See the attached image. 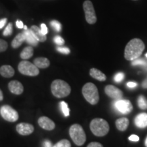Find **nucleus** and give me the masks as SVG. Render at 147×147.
<instances>
[{
	"instance_id": "obj_40",
	"label": "nucleus",
	"mask_w": 147,
	"mask_h": 147,
	"mask_svg": "<svg viewBox=\"0 0 147 147\" xmlns=\"http://www.w3.org/2000/svg\"><path fill=\"white\" fill-rule=\"evenodd\" d=\"M142 87L144 88V89H147V77L144 81H143L142 84Z\"/></svg>"
},
{
	"instance_id": "obj_6",
	"label": "nucleus",
	"mask_w": 147,
	"mask_h": 147,
	"mask_svg": "<svg viewBox=\"0 0 147 147\" xmlns=\"http://www.w3.org/2000/svg\"><path fill=\"white\" fill-rule=\"evenodd\" d=\"M18 69L22 74L29 76H36L40 73L38 67L31 62L25 60L20 62L18 65Z\"/></svg>"
},
{
	"instance_id": "obj_4",
	"label": "nucleus",
	"mask_w": 147,
	"mask_h": 147,
	"mask_svg": "<svg viewBox=\"0 0 147 147\" xmlns=\"http://www.w3.org/2000/svg\"><path fill=\"white\" fill-rule=\"evenodd\" d=\"M90 129L95 136L102 137L108 133L110 127L106 120L97 118L91 121L90 123Z\"/></svg>"
},
{
	"instance_id": "obj_32",
	"label": "nucleus",
	"mask_w": 147,
	"mask_h": 147,
	"mask_svg": "<svg viewBox=\"0 0 147 147\" xmlns=\"http://www.w3.org/2000/svg\"><path fill=\"white\" fill-rule=\"evenodd\" d=\"M57 50L59 52L62 53V54H65V55H68L70 53V50L67 47H59L57 48Z\"/></svg>"
},
{
	"instance_id": "obj_8",
	"label": "nucleus",
	"mask_w": 147,
	"mask_h": 147,
	"mask_svg": "<svg viewBox=\"0 0 147 147\" xmlns=\"http://www.w3.org/2000/svg\"><path fill=\"white\" fill-rule=\"evenodd\" d=\"M0 114L3 119L9 122H15L18 119V114L16 110L8 105H3L0 108Z\"/></svg>"
},
{
	"instance_id": "obj_20",
	"label": "nucleus",
	"mask_w": 147,
	"mask_h": 147,
	"mask_svg": "<svg viewBox=\"0 0 147 147\" xmlns=\"http://www.w3.org/2000/svg\"><path fill=\"white\" fill-rule=\"evenodd\" d=\"M25 41V36L23 32L22 33L18 34L17 36L14 38V40L12 41V43H11V45H12V47L14 48V49H17V48L21 47L22 44H23Z\"/></svg>"
},
{
	"instance_id": "obj_23",
	"label": "nucleus",
	"mask_w": 147,
	"mask_h": 147,
	"mask_svg": "<svg viewBox=\"0 0 147 147\" xmlns=\"http://www.w3.org/2000/svg\"><path fill=\"white\" fill-rule=\"evenodd\" d=\"M138 104L140 108L142 110H145L147 108V100L144 96L140 95L138 99Z\"/></svg>"
},
{
	"instance_id": "obj_30",
	"label": "nucleus",
	"mask_w": 147,
	"mask_h": 147,
	"mask_svg": "<svg viewBox=\"0 0 147 147\" xmlns=\"http://www.w3.org/2000/svg\"><path fill=\"white\" fill-rule=\"evenodd\" d=\"M147 63L143 59H136L133 61L132 65H146Z\"/></svg>"
},
{
	"instance_id": "obj_39",
	"label": "nucleus",
	"mask_w": 147,
	"mask_h": 147,
	"mask_svg": "<svg viewBox=\"0 0 147 147\" xmlns=\"http://www.w3.org/2000/svg\"><path fill=\"white\" fill-rule=\"evenodd\" d=\"M16 27H17L18 28H19V29L23 28V27H24V25H23V22L21 21H16Z\"/></svg>"
},
{
	"instance_id": "obj_17",
	"label": "nucleus",
	"mask_w": 147,
	"mask_h": 147,
	"mask_svg": "<svg viewBox=\"0 0 147 147\" xmlns=\"http://www.w3.org/2000/svg\"><path fill=\"white\" fill-rule=\"evenodd\" d=\"M0 74L5 78H10L14 75V69L9 65H2L0 67Z\"/></svg>"
},
{
	"instance_id": "obj_41",
	"label": "nucleus",
	"mask_w": 147,
	"mask_h": 147,
	"mask_svg": "<svg viewBox=\"0 0 147 147\" xmlns=\"http://www.w3.org/2000/svg\"><path fill=\"white\" fill-rule=\"evenodd\" d=\"M3 99V93L1 91V90L0 89V101H2Z\"/></svg>"
},
{
	"instance_id": "obj_16",
	"label": "nucleus",
	"mask_w": 147,
	"mask_h": 147,
	"mask_svg": "<svg viewBox=\"0 0 147 147\" xmlns=\"http://www.w3.org/2000/svg\"><path fill=\"white\" fill-rule=\"evenodd\" d=\"M31 31H32V34H34L35 38L38 42H44L47 40V36L46 35H44L41 32V29L39 27L36 26V25H33L31 27Z\"/></svg>"
},
{
	"instance_id": "obj_36",
	"label": "nucleus",
	"mask_w": 147,
	"mask_h": 147,
	"mask_svg": "<svg viewBox=\"0 0 147 147\" xmlns=\"http://www.w3.org/2000/svg\"><path fill=\"white\" fill-rule=\"evenodd\" d=\"M129 140L133 142H138L139 140V137L136 135H131L129 137Z\"/></svg>"
},
{
	"instance_id": "obj_31",
	"label": "nucleus",
	"mask_w": 147,
	"mask_h": 147,
	"mask_svg": "<svg viewBox=\"0 0 147 147\" xmlns=\"http://www.w3.org/2000/svg\"><path fill=\"white\" fill-rule=\"evenodd\" d=\"M54 42L56 45H57L59 46H62L63 45V44L65 43V41L61 37L59 36H56L54 38Z\"/></svg>"
},
{
	"instance_id": "obj_44",
	"label": "nucleus",
	"mask_w": 147,
	"mask_h": 147,
	"mask_svg": "<svg viewBox=\"0 0 147 147\" xmlns=\"http://www.w3.org/2000/svg\"><path fill=\"white\" fill-rule=\"evenodd\" d=\"M146 57H147V53H146Z\"/></svg>"
},
{
	"instance_id": "obj_18",
	"label": "nucleus",
	"mask_w": 147,
	"mask_h": 147,
	"mask_svg": "<svg viewBox=\"0 0 147 147\" xmlns=\"http://www.w3.org/2000/svg\"><path fill=\"white\" fill-rule=\"evenodd\" d=\"M90 76L92 78L96 79V80H99V81L103 82L105 81L106 80V76L104 73H102V71L96 68H91L90 69L89 71Z\"/></svg>"
},
{
	"instance_id": "obj_3",
	"label": "nucleus",
	"mask_w": 147,
	"mask_h": 147,
	"mask_svg": "<svg viewBox=\"0 0 147 147\" xmlns=\"http://www.w3.org/2000/svg\"><path fill=\"white\" fill-rule=\"evenodd\" d=\"M82 95L85 100L92 105H95L100 100L98 89L92 82H87L83 86L82 89Z\"/></svg>"
},
{
	"instance_id": "obj_12",
	"label": "nucleus",
	"mask_w": 147,
	"mask_h": 147,
	"mask_svg": "<svg viewBox=\"0 0 147 147\" xmlns=\"http://www.w3.org/2000/svg\"><path fill=\"white\" fill-rule=\"evenodd\" d=\"M38 124L42 129L48 131L54 129L55 124L53 121L47 117H41L38 119Z\"/></svg>"
},
{
	"instance_id": "obj_9",
	"label": "nucleus",
	"mask_w": 147,
	"mask_h": 147,
	"mask_svg": "<svg viewBox=\"0 0 147 147\" xmlns=\"http://www.w3.org/2000/svg\"><path fill=\"white\" fill-rule=\"evenodd\" d=\"M115 106L119 113L122 114H129L133 110L131 103L127 100H119L115 103Z\"/></svg>"
},
{
	"instance_id": "obj_35",
	"label": "nucleus",
	"mask_w": 147,
	"mask_h": 147,
	"mask_svg": "<svg viewBox=\"0 0 147 147\" xmlns=\"http://www.w3.org/2000/svg\"><path fill=\"white\" fill-rule=\"evenodd\" d=\"M43 147H53V144L52 143L50 140H45V141L43 142Z\"/></svg>"
},
{
	"instance_id": "obj_27",
	"label": "nucleus",
	"mask_w": 147,
	"mask_h": 147,
	"mask_svg": "<svg viewBox=\"0 0 147 147\" xmlns=\"http://www.w3.org/2000/svg\"><path fill=\"white\" fill-rule=\"evenodd\" d=\"M51 25L57 32H59L61 30V23L59 21H55H55H52L51 22Z\"/></svg>"
},
{
	"instance_id": "obj_26",
	"label": "nucleus",
	"mask_w": 147,
	"mask_h": 147,
	"mask_svg": "<svg viewBox=\"0 0 147 147\" xmlns=\"http://www.w3.org/2000/svg\"><path fill=\"white\" fill-rule=\"evenodd\" d=\"M12 32H13V27H12V24L10 23L5 28L3 35L4 36H10L12 34Z\"/></svg>"
},
{
	"instance_id": "obj_11",
	"label": "nucleus",
	"mask_w": 147,
	"mask_h": 147,
	"mask_svg": "<svg viewBox=\"0 0 147 147\" xmlns=\"http://www.w3.org/2000/svg\"><path fill=\"white\" fill-rule=\"evenodd\" d=\"M16 131L22 136H28L32 134L34 131V127L29 123H22L16 125Z\"/></svg>"
},
{
	"instance_id": "obj_10",
	"label": "nucleus",
	"mask_w": 147,
	"mask_h": 147,
	"mask_svg": "<svg viewBox=\"0 0 147 147\" xmlns=\"http://www.w3.org/2000/svg\"><path fill=\"white\" fill-rule=\"evenodd\" d=\"M104 90H105L106 94L108 97L116 100H121V98L123 97V91L121 90L113 85L106 86L105 89Z\"/></svg>"
},
{
	"instance_id": "obj_19",
	"label": "nucleus",
	"mask_w": 147,
	"mask_h": 147,
	"mask_svg": "<svg viewBox=\"0 0 147 147\" xmlns=\"http://www.w3.org/2000/svg\"><path fill=\"white\" fill-rule=\"evenodd\" d=\"M34 64L36 67H38V68L45 69L49 67L50 61L46 57H38L34 59Z\"/></svg>"
},
{
	"instance_id": "obj_7",
	"label": "nucleus",
	"mask_w": 147,
	"mask_h": 147,
	"mask_svg": "<svg viewBox=\"0 0 147 147\" xmlns=\"http://www.w3.org/2000/svg\"><path fill=\"white\" fill-rule=\"evenodd\" d=\"M83 9L85 14L86 21L89 24L93 25L97 22V16L95 14L93 3L89 0H86L83 3Z\"/></svg>"
},
{
	"instance_id": "obj_38",
	"label": "nucleus",
	"mask_w": 147,
	"mask_h": 147,
	"mask_svg": "<svg viewBox=\"0 0 147 147\" xmlns=\"http://www.w3.org/2000/svg\"><path fill=\"white\" fill-rule=\"evenodd\" d=\"M127 86L129 88H134L137 86V83L134 82H128L127 83Z\"/></svg>"
},
{
	"instance_id": "obj_15",
	"label": "nucleus",
	"mask_w": 147,
	"mask_h": 147,
	"mask_svg": "<svg viewBox=\"0 0 147 147\" xmlns=\"http://www.w3.org/2000/svg\"><path fill=\"white\" fill-rule=\"evenodd\" d=\"M24 35L25 36V42L27 44L33 47H36L38 44V41L35 38L34 34H32L31 29H27L23 32Z\"/></svg>"
},
{
	"instance_id": "obj_37",
	"label": "nucleus",
	"mask_w": 147,
	"mask_h": 147,
	"mask_svg": "<svg viewBox=\"0 0 147 147\" xmlns=\"http://www.w3.org/2000/svg\"><path fill=\"white\" fill-rule=\"evenodd\" d=\"M7 18H2L0 20V29H2L5 26V23H6Z\"/></svg>"
},
{
	"instance_id": "obj_42",
	"label": "nucleus",
	"mask_w": 147,
	"mask_h": 147,
	"mask_svg": "<svg viewBox=\"0 0 147 147\" xmlns=\"http://www.w3.org/2000/svg\"><path fill=\"white\" fill-rule=\"evenodd\" d=\"M145 146H146V147H147V137L146 140H145Z\"/></svg>"
},
{
	"instance_id": "obj_1",
	"label": "nucleus",
	"mask_w": 147,
	"mask_h": 147,
	"mask_svg": "<svg viewBox=\"0 0 147 147\" xmlns=\"http://www.w3.org/2000/svg\"><path fill=\"white\" fill-rule=\"evenodd\" d=\"M145 49V45L142 40L134 38L130 40L125 48L124 57L127 61H133L138 59Z\"/></svg>"
},
{
	"instance_id": "obj_13",
	"label": "nucleus",
	"mask_w": 147,
	"mask_h": 147,
	"mask_svg": "<svg viewBox=\"0 0 147 147\" xmlns=\"http://www.w3.org/2000/svg\"><path fill=\"white\" fill-rule=\"evenodd\" d=\"M8 89L12 93L15 95H21L24 91V87L18 80H12L8 83Z\"/></svg>"
},
{
	"instance_id": "obj_28",
	"label": "nucleus",
	"mask_w": 147,
	"mask_h": 147,
	"mask_svg": "<svg viewBox=\"0 0 147 147\" xmlns=\"http://www.w3.org/2000/svg\"><path fill=\"white\" fill-rule=\"evenodd\" d=\"M8 43L7 42H5V40L2 39H0V53L1 52H4L7 50L8 49Z\"/></svg>"
},
{
	"instance_id": "obj_34",
	"label": "nucleus",
	"mask_w": 147,
	"mask_h": 147,
	"mask_svg": "<svg viewBox=\"0 0 147 147\" xmlns=\"http://www.w3.org/2000/svg\"><path fill=\"white\" fill-rule=\"evenodd\" d=\"M87 147H103V146L102 144H100V143L96 142H91L90 144H89Z\"/></svg>"
},
{
	"instance_id": "obj_33",
	"label": "nucleus",
	"mask_w": 147,
	"mask_h": 147,
	"mask_svg": "<svg viewBox=\"0 0 147 147\" xmlns=\"http://www.w3.org/2000/svg\"><path fill=\"white\" fill-rule=\"evenodd\" d=\"M40 29H41V32L44 35H47L48 34L47 27L45 23L41 24V27H40Z\"/></svg>"
},
{
	"instance_id": "obj_21",
	"label": "nucleus",
	"mask_w": 147,
	"mask_h": 147,
	"mask_svg": "<svg viewBox=\"0 0 147 147\" xmlns=\"http://www.w3.org/2000/svg\"><path fill=\"white\" fill-rule=\"evenodd\" d=\"M129 123V121L128 119L127 118H121L117 119L116 121V127L118 129L119 131H123L127 129Z\"/></svg>"
},
{
	"instance_id": "obj_25",
	"label": "nucleus",
	"mask_w": 147,
	"mask_h": 147,
	"mask_svg": "<svg viewBox=\"0 0 147 147\" xmlns=\"http://www.w3.org/2000/svg\"><path fill=\"white\" fill-rule=\"evenodd\" d=\"M53 147H71V144L67 140H61L56 143Z\"/></svg>"
},
{
	"instance_id": "obj_5",
	"label": "nucleus",
	"mask_w": 147,
	"mask_h": 147,
	"mask_svg": "<svg viewBox=\"0 0 147 147\" xmlns=\"http://www.w3.org/2000/svg\"><path fill=\"white\" fill-rule=\"evenodd\" d=\"M69 134L73 142L78 146H82L86 142V134L80 125H72L69 128Z\"/></svg>"
},
{
	"instance_id": "obj_2",
	"label": "nucleus",
	"mask_w": 147,
	"mask_h": 147,
	"mask_svg": "<svg viewBox=\"0 0 147 147\" xmlns=\"http://www.w3.org/2000/svg\"><path fill=\"white\" fill-rule=\"evenodd\" d=\"M51 92L55 97L62 98L68 96L71 92V87L66 82L58 79L51 84Z\"/></svg>"
},
{
	"instance_id": "obj_22",
	"label": "nucleus",
	"mask_w": 147,
	"mask_h": 147,
	"mask_svg": "<svg viewBox=\"0 0 147 147\" xmlns=\"http://www.w3.org/2000/svg\"><path fill=\"white\" fill-rule=\"evenodd\" d=\"M34 55V49L32 47H25L21 53L20 57L22 59H29Z\"/></svg>"
},
{
	"instance_id": "obj_14",
	"label": "nucleus",
	"mask_w": 147,
	"mask_h": 147,
	"mask_svg": "<svg viewBox=\"0 0 147 147\" xmlns=\"http://www.w3.org/2000/svg\"><path fill=\"white\" fill-rule=\"evenodd\" d=\"M135 124L138 127L145 128L147 127V114L140 113L135 118Z\"/></svg>"
},
{
	"instance_id": "obj_43",
	"label": "nucleus",
	"mask_w": 147,
	"mask_h": 147,
	"mask_svg": "<svg viewBox=\"0 0 147 147\" xmlns=\"http://www.w3.org/2000/svg\"><path fill=\"white\" fill-rule=\"evenodd\" d=\"M23 29H25V30H27V29H27V27L26 26V25H24V27H23Z\"/></svg>"
},
{
	"instance_id": "obj_24",
	"label": "nucleus",
	"mask_w": 147,
	"mask_h": 147,
	"mask_svg": "<svg viewBox=\"0 0 147 147\" xmlns=\"http://www.w3.org/2000/svg\"><path fill=\"white\" fill-rule=\"evenodd\" d=\"M60 107L61 109V111L63 112L64 116H65V117H68L69 115V109L67 103L65 102H61Z\"/></svg>"
},
{
	"instance_id": "obj_29",
	"label": "nucleus",
	"mask_w": 147,
	"mask_h": 147,
	"mask_svg": "<svg viewBox=\"0 0 147 147\" xmlns=\"http://www.w3.org/2000/svg\"><path fill=\"white\" fill-rule=\"evenodd\" d=\"M125 78V74L123 72H119L114 77V80L116 82H121Z\"/></svg>"
}]
</instances>
